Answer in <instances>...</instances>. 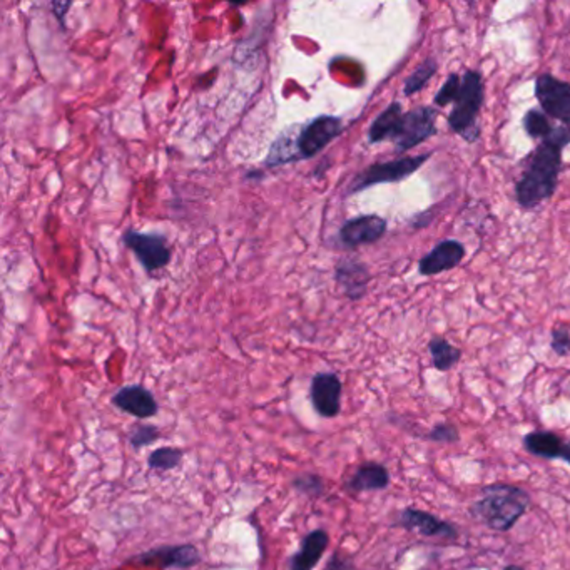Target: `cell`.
<instances>
[{"label": "cell", "mask_w": 570, "mask_h": 570, "mask_svg": "<svg viewBox=\"0 0 570 570\" xmlns=\"http://www.w3.org/2000/svg\"><path fill=\"white\" fill-rule=\"evenodd\" d=\"M569 142L570 128L557 126L529 154L522 177L515 185V197L522 207L532 209L554 196L561 173L562 151Z\"/></svg>", "instance_id": "1"}, {"label": "cell", "mask_w": 570, "mask_h": 570, "mask_svg": "<svg viewBox=\"0 0 570 570\" xmlns=\"http://www.w3.org/2000/svg\"><path fill=\"white\" fill-rule=\"evenodd\" d=\"M531 505V495L511 483H491L473 501L470 513L491 531L509 532Z\"/></svg>", "instance_id": "2"}, {"label": "cell", "mask_w": 570, "mask_h": 570, "mask_svg": "<svg viewBox=\"0 0 570 570\" xmlns=\"http://www.w3.org/2000/svg\"><path fill=\"white\" fill-rule=\"evenodd\" d=\"M483 104V82L479 70L467 69L463 72L459 96L453 102L452 112L447 122L455 134L467 142H477L480 139L479 116Z\"/></svg>", "instance_id": "3"}, {"label": "cell", "mask_w": 570, "mask_h": 570, "mask_svg": "<svg viewBox=\"0 0 570 570\" xmlns=\"http://www.w3.org/2000/svg\"><path fill=\"white\" fill-rule=\"evenodd\" d=\"M430 153L410 156V158L395 159L388 163H376L370 167H366L358 176L354 177L352 185L348 186V195L360 193L364 189L375 186V185H385V183H400L406 177L412 176L420 167L430 159Z\"/></svg>", "instance_id": "4"}, {"label": "cell", "mask_w": 570, "mask_h": 570, "mask_svg": "<svg viewBox=\"0 0 570 570\" xmlns=\"http://www.w3.org/2000/svg\"><path fill=\"white\" fill-rule=\"evenodd\" d=\"M535 98L542 111L570 128V84L552 74H541L535 79Z\"/></svg>", "instance_id": "5"}, {"label": "cell", "mask_w": 570, "mask_h": 570, "mask_svg": "<svg viewBox=\"0 0 570 570\" xmlns=\"http://www.w3.org/2000/svg\"><path fill=\"white\" fill-rule=\"evenodd\" d=\"M437 109L430 106H418L405 112L402 134L395 141L396 153L402 154L433 138L437 134Z\"/></svg>", "instance_id": "6"}, {"label": "cell", "mask_w": 570, "mask_h": 570, "mask_svg": "<svg viewBox=\"0 0 570 570\" xmlns=\"http://www.w3.org/2000/svg\"><path fill=\"white\" fill-rule=\"evenodd\" d=\"M343 132L342 119L334 116H320L306 126L296 138V151L300 158H313L325 149L334 138Z\"/></svg>", "instance_id": "7"}, {"label": "cell", "mask_w": 570, "mask_h": 570, "mask_svg": "<svg viewBox=\"0 0 570 570\" xmlns=\"http://www.w3.org/2000/svg\"><path fill=\"white\" fill-rule=\"evenodd\" d=\"M124 243L128 245L129 249L134 251L141 265L144 266V269L149 273L164 268L171 259V251L167 248L166 239L159 235L128 231L124 235Z\"/></svg>", "instance_id": "8"}, {"label": "cell", "mask_w": 570, "mask_h": 570, "mask_svg": "<svg viewBox=\"0 0 570 570\" xmlns=\"http://www.w3.org/2000/svg\"><path fill=\"white\" fill-rule=\"evenodd\" d=\"M129 564L136 565H159V567H179L189 569L201 562V555L195 545L183 544V545H164L153 551L139 554L136 557L129 559Z\"/></svg>", "instance_id": "9"}, {"label": "cell", "mask_w": 570, "mask_h": 570, "mask_svg": "<svg viewBox=\"0 0 570 570\" xmlns=\"http://www.w3.org/2000/svg\"><path fill=\"white\" fill-rule=\"evenodd\" d=\"M398 525H402L406 531L418 532L423 537H435V539H447V541L459 539V531L453 523L420 509L410 507L400 512Z\"/></svg>", "instance_id": "10"}, {"label": "cell", "mask_w": 570, "mask_h": 570, "mask_svg": "<svg viewBox=\"0 0 570 570\" xmlns=\"http://www.w3.org/2000/svg\"><path fill=\"white\" fill-rule=\"evenodd\" d=\"M310 396L316 412L325 418H334L342 408V382L338 375L330 372L315 375Z\"/></svg>", "instance_id": "11"}, {"label": "cell", "mask_w": 570, "mask_h": 570, "mask_svg": "<svg viewBox=\"0 0 570 570\" xmlns=\"http://www.w3.org/2000/svg\"><path fill=\"white\" fill-rule=\"evenodd\" d=\"M386 233V221L378 215H366V216L348 219L340 229V239L348 248L356 246L372 245Z\"/></svg>", "instance_id": "12"}, {"label": "cell", "mask_w": 570, "mask_h": 570, "mask_svg": "<svg viewBox=\"0 0 570 570\" xmlns=\"http://www.w3.org/2000/svg\"><path fill=\"white\" fill-rule=\"evenodd\" d=\"M463 258L465 246L462 243L455 239H443L418 261V273L422 276L440 275L460 265Z\"/></svg>", "instance_id": "13"}, {"label": "cell", "mask_w": 570, "mask_h": 570, "mask_svg": "<svg viewBox=\"0 0 570 570\" xmlns=\"http://www.w3.org/2000/svg\"><path fill=\"white\" fill-rule=\"evenodd\" d=\"M112 404L118 406L119 410L129 413L136 418H151L158 413V402L149 392L148 388L141 385H129L118 390L112 396Z\"/></svg>", "instance_id": "14"}, {"label": "cell", "mask_w": 570, "mask_h": 570, "mask_svg": "<svg viewBox=\"0 0 570 570\" xmlns=\"http://www.w3.org/2000/svg\"><path fill=\"white\" fill-rule=\"evenodd\" d=\"M404 109L398 100L392 102L384 112L375 119L368 131L370 142H384V141H396L402 134L404 128Z\"/></svg>", "instance_id": "15"}, {"label": "cell", "mask_w": 570, "mask_h": 570, "mask_svg": "<svg viewBox=\"0 0 570 570\" xmlns=\"http://www.w3.org/2000/svg\"><path fill=\"white\" fill-rule=\"evenodd\" d=\"M336 280L343 286L344 293L352 300H358L364 295L370 281L368 268L356 259H344L336 268Z\"/></svg>", "instance_id": "16"}, {"label": "cell", "mask_w": 570, "mask_h": 570, "mask_svg": "<svg viewBox=\"0 0 570 570\" xmlns=\"http://www.w3.org/2000/svg\"><path fill=\"white\" fill-rule=\"evenodd\" d=\"M390 485V473L382 463L366 462L356 469V472L346 482V489L352 491H384Z\"/></svg>", "instance_id": "17"}, {"label": "cell", "mask_w": 570, "mask_h": 570, "mask_svg": "<svg viewBox=\"0 0 570 570\" xmlns=\"http://www.w3.org/2000/svg\"><path fill=\"white\" fill-rule=\"evenodd\" d=\"M328 533L323 529L310 532L303 545L290 562V570H313L328 547Z\"/></svg>", "instance_id": "18"}, {"label": "cell", "mask_w": 570, "mask_h": 570, "mask_svg": "<svg viewBox=\"0 0 570 570\" xmlns=\"http://www.w3.org/2000/svg\"><path fill=\"white\" fill-rule=\"evenodd\" d=\"M564 445L565 443L562 442L561 437L549 430H535L523 437V449L532 455L547 460L561 459Z\"/></svg>", "instance_id": "19"}, {"label": "cell", "mask_w": 570, "mask_h": 570, "mask_svg": "<svg viewBox=\"0 0 570 570\" xmlns=\"http://www.w3.org/2000/svg\"><path fill=\"white\" fill-rule=\"evenodd\" d=\"M428 352L432 356V364L438 372L452 370L453 366L459 364L462 358V352L440 336H435L430 340Z\"/></svg>", "instance_id": "20"}, {"label": "cell", "mask_w": 570, "mask_h": 570, "mask_svg": "<svg viewBox=\"0 0 570 570\" xmlns=\"http://www.w3.org/2000/svg\"><path fill=\"white\" fill-rule=\"evenodd\" d=\"M437 70H438V62L433 58L423 60L422 64L413 70L412 74L405 80V96H413V94L420 92L428 84V80L437 74Z\"/></svg>", "instance_id": "21"}, {"label": "cell", "mask_w": 570, "mask_h": 570, "mask_svg": "<svg viewBox=\"0 0 570 570\" xmlns=\"http://www.w3.org/2000/svg\"><path fill=\"white\" fill-rule=\"evenodd\" d=\"M523 129L525 132L531 136L532 139H544L549 138L552 134L551 121L547 119V114L542 112L541 109H531L529 112H525L523 116Z\"/></svg>", "instance_id": "22"}, {"label": "cell", "mask_w": 570, "mask_h": 570, "mask_svg": "<svg viewBox=\"0 0 570 570\" xmlns=\"http://www.w3.org/2000/svg\"><path fill=\"white\" fill-rule=\"evenodd\" d=\"M183 452L174 447H163L149 455L148 465L153 470H173L181 463Z\"/></svg>", "instance_id": "23"}, {"label": "cell", "mask_w": 570, "mask_h": 570, "mask_svg": "<svg viewBox=\"0 0 570 570\" xmlns=\"http://www.w3.org/2000/svg\"><path fill=\"white\" fill-rule=\"evenodd\" d=\"M460 84H462V78L459 74H450L442 89L438 90V94L435 96V106L443 108L447 104H453L455 99L459 96V90H460Z\"/></svg>", "instance_id": "24"}, {"label": "cell", "mask_w": 570, "mask_h": 570, "mask_svg": "<svg viewBox=\"0 0 570 570\" xmlns=\"http://www.w3.org/2000/svg\"><path fill=\"white\" fill-rule=\"evenodd\" d=\"M427 440L437 443H453L459 442L460 438V433L459 428L452 425V423H438L435 425L430 432L425 435Z\"/></svg>", "instance_id": "25"}, {"label": "cell", "mask_w": 570, "mask_h": 570, "mask_svg": "<svg viewBox=\"0 0 570 570\" xmlns=\"http://www.w3.org/2000/svg\"><path fill=\"white\" fill-rule=\"evenodd\" d=\"M158 438L159 430L156 427H153V425H136V427L131 430V435H129V440H131V445H132L134 449H141V447L151 445V443L156 442Z\"/></svg>", "instance_id": "26"}, {"label": "cell", "mask_w": 570, "mask_h": 570, "mask_svg": "<svg viewBox=\"0 0 570 570\" xmlns=\"http://www.w3.org/2000/svg\"><path fill=\"white\" fill-rule=\"evenodd\" d=\"M551 348L559 356H567L570 354V330L567 326L552 330Z\"/></svg>", "instance_id": "27"}, {"label": "cell", "mask_w": 570, "mask_h": 570, "mask_svg": "<svg viewBox=\"0 0 570 570\" xmlns=\"http://www.w3.org/2000/svg\"><path fill=\"white\" fill-rule=\"evenodd\" d=\"M296 491L306 495H320L323 491V480L318 475H303L295 480Z\"/></svg>", "instance_id": "28"}, {"label": "cell", "mask_w": 570, "mask_h": 570, "mask_svg": "<svg viewBox=\"0 0 570 570\" xmlns=\"http://www.w3.org/2000/svg\"><path fill=\"white\" fill-rule=\"evenodd\" d=\"M561 459L564 462H567L570 465V440L564 445V452H562Z\"/></svg>", "instance_id": "29"}, {"label": "cell", "mask_w": 570, "mask_h": 570, "mask_svg": "<svg viewBox=\"0 0 570 570\" xmlns=\"http://www.w3.org/2000/svg\"><path fill=\"white\" fill-rule=\"evenodd\" d=\"M505 570H523L519 565H509V567H505Z\"/></svg>", "instance_id": "30"}]
</instances>
